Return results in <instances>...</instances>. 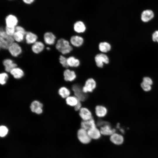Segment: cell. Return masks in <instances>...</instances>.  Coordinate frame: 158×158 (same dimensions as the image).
I'll return each mask as SVG.
<instances>
[{
  "label": "cell",
  "mask_w": 158,
  "mask_h": 158,
  "mask_svg": "<svg viewBox=\"0 0 158 158\" xmlns=\"http://www.w3.org/2000/svg\"><path fill=\"white\" fill-rule=\"evenodd\" d=\"M80 125L81 128L87 130L97 126L95 121L93 118L87 121H82Z\"/></svg>",
  "instance_id": "obj_21"
},
{
  "label": "cell",
  "mask_w": 158,
  "mask_h": 158,
  "mask_svg": "<svg viewBox=\"0 0 158 158\" xmlns=\"http://www.w3.org/2000/svg\"><path fill=\"white\" fill-rule=\"evenodd\" d=\"M108 123H109L107 121L100 120L97 121V125L98 126L101 127Z\"/></svg>",
  "instance_id": "obj_37"
},
{
  "label": "cell",
  "mask_w": 158,
  "mask_h": 158,
  "mask_svg": "<svg viewBox=\"0 0 158 158\" xmlns=\"http://www.w3.org/2000/svg\"><path fill=\"white\" fill-rule=\"evenodd\" d=\"M25 39L27 44H32L37 41L38 37L36 34L32 32L27 31Z\"/></svg>",
  "instance_id": "obj_17"
},
{
  "label": "cell",
  "mask_w": 158,
  "mask_h": 158,
  "mask_svg": "<svg viewBox=\"0 0 158 158\" xmlns=\"http://www.w3.org/2000/svg\"><path fill=\"white\" fill-rule=\"evenodd\" d=\"M100 130L102 135L110 136L116 132V130L112 128L109 123L100 127Z\"/></svg>",
  "instance_id": "obj_12"
},
{
  "label": "cell",
  "mask_w": 158,
  "mask_h": 158,
  "mask_svg": "<svg viewBox=\"0 0 158 158\" xmlns=\"http://www.w3.org/2000/svg\"><path fill=\"white\" fill-rule=\"evenodd\" d=\"M15 28L8 27L6 26L4 30L8 35L13 36L16 31Z\"/></svg>",
  "instance_id": "obj_32"
},
{
  "label": "cell",
  "mask_w": 158,
  "mask_h": 158,
  "mask_svg": "<svg viewBox=\"0 0 158 158\" xmlns=\"http://www.w3.org/2000/svg\"><path fill=\"white\" fill-rule=\"evenodd\" d=\"M74 30L77 33H81L84 32L86 30V26L82 21H79L76 22L74 24Z\"/></svg>",
  "instance_id": "obj_22"
},
{
  "label": "cell",
  "mask_w": 158,
  "mask_h": 158,
  "mask_svg": "<svg viewBox=\"0 0 158 158\" xmlns=\"http://www.w3.org/2000/svg\"><path fill=\"white\" fill-rule=\"evenodd\" d=\"M70 42L73 46L78 47L83 44L84 40L81 37L78 35H74L71 37Z\"/></svg>",
  "instance_id": "obj_20"
},
{
  "label": "cell",
  "mask_w": 158,
  "mask_h": 158,
  "mask_svg": "<svg viewBox=\"0 0 158 158\" xmlns=\"http://www.w3.org/2000/svg\"><path fill=\"white\" fill-rule=\"evenodd\" d=\"M8 76L7 73L3 72L0 74V83L1 85L5 84L8 78Z\"/></svg>",
  "instance_id": "obj_31"
},
{
  "label": "cell",
  "mask_w": 158,
  "mask_h": 158,
  "mask_svg": "<svg viewBox=\"0 0 158 158\" xmlns=\"http://www.w3.org/2000/svg\"><path fill=\"white\" fill-rule=\"evenodd\" d=\"M15 28L16 31L22 32L25 35V34L27 32L23 27L17 25L15 27Z\"/></svg>",
  "instance_id": "obj_36"
},
{
  "label": "cell",
  "mask_w": 158,
  "mask_h": 158,
  "mask_svg": "<svg viewBox=\"0 0 158 158\" xmlns=\"http://www.w3.org/2000/svg\"><path fill=\"white\" fill-rule=\"evenodd\" d=\"M18 19L14 15L10 14L5 18L6 26L8 27H15L17 25Z\"/></svg>",
  "instance_id": "obj_9"
},
{
  "label": "cell",
  "mask_w": 158,
  "mask_h": 158,
  "mask_svg": "<svg viewBox=\"0 0 158 158\" xmlns=\"http://www.w3.org/2000/svg\"><path fill=\"white\" fill-rule=\"evenodd\" d=\"M110 140L115 144L120 145L123 142L124 138L122 135L115 132L110 136Z\"/></svg>",
  "instance_id": "obj_16"
},
{
  "label": "cell",
  "mask_w": 158,
  "mask_h": 158,
  "mask_svg": "<svg viewBox=\"0 0 158 158\" xmlns=\"http://www.w3.org/2000/svg\"><path fill=\"white\" fill-rule=\"evenodd\" d=\"M82 107L81 102L79 101L78 103L74 107V108L75 111H79Z\"/></svg>",
  "instance_id": "obj_39"
},
{
  "label": "cell",
  "mask_w": 158,
  "mask_h": 158,
  "mask_svg": "<svg viewBox=\"0 0 158 158\" xmlns=\"http://www.w3.org/2000/svg\"><path fill=\"white\" fill-rule=\"evenodd\" d=\"M10 73L16 79L21 78L24 75L23 70L17 66L13 69Z\"/></svg>",
  "instance_id": "obj_23"
},
{
  "label": "cell",
  "mask_w": 158,
  "mask_h": 158,
  "mask_svg": "<svg viewBox=\"0 0 158 158\" xmlns=\"http://www.w3.org/2000/svg\"><path fill=\"white\" fill-rule=\"evenodd\" d=\"M97 83L95 80L93 78L88 79L85 81L82 87V90L85 93L92 92L96 88Z\"/></svg>",
  "instance_id": "obj_5"
},
{
  "label": "cell",
  "mask_w": 158,
  "mask_h": 158,
  "mask_svg": "<svg viewBox=\"0 0 158 158\" xmlns=\"http://www.w3.org/2000/svg\"><path fill=\"white\" fill-rule=\"evenodd\" d=\"M25 35L23 33L17 31H15L13 36L15 41L20 42L23 41L25 38Z\"/></svg>",
  "instance_id": "obj_28"
},
{
  "label": "cell",
  "mask_w": 158,
  "mask_h": 158,
  "mask_svg": "<svg viewBox=\"0 0 158 158\" xmlns=\"http://www.w3.org/2000/svg\"><path fill=\"white\" fill-rule=\"evenodd\" d=\"M42 104L37 100L33 101L30 106L31 111L39 114H41L42 112Z\"/></svg>",
  "instance_id": "obj_8"
},
{
  "label": "cell",
  "mask_w": 158,
  "mask_h": 158,
  "mask_svg": "<svg viewBox=\"0 0 158 158\" xmlns=\"http://www.w3.org/2000/svg\"><path fill=\"white\" fill-rule=\"evenodd\" d=\"M96 66L99 68H103L104 64H107L109 63V59L108 56L103 53L97 54L95 57Z\"/></svg>",
  "instance_id": "obj_4"
},
{
  "label": "cell",
  "mask_w": 158,
  "mask_h": 158,
  "mask_svg": "<svg viewBox=\"0 0 158 158\" xmlns=\"http://www.w3.org/2000/svg\"><path fill=\"white\" fill-rule=\"evenodd\" d=\"M10 45L6 39L0 37V47L4 49H8Z\"/></svg>",
  "instance_id": "obj_29"
},
{
  "label": "cell",
  "mask_w": 158,
  "mask_h": 158,
  "mask_svg": "<svg viewBox=\"0 0 158 158\" xmlns=\"http://www.w3.org/2000/svg\"><path fill=\"white\" fill-rule=\"evenodd\" d=\"M8 0L9 1H12L14 0Z\"/></svg>",
  "instance_id": "obj_42"
},
{
  "label": "cell",
  "mask_w": 158,
  "mask_h": 158,
  "mask_svg": "<svg viewBox=\"0 0 158 158\" xmlns=\"http://www.w3.org/2000/svg\"><path fill=\"white\" fill-rule=\"evenodd\" d=\"M23 1L25 3L27 4H30L34 1V0H23Z\"/></svg>",
  "instance_id": "obj_40"
},
{
  "label": "cell",
  "mask_w": 158,
  "mask_h": 158,
  "mask_svg": "<svg viewBox=\"0 0 158 158\" xmlns=\"http://www.w3.org/2000/svg\"><path fill=\"white\" fill-rule=\"evenodd\" d=\"M8 129L5 126L2 125L0 127V135L1 137L5 136L8 133Z\"/></svg>",
  "instance_id": "obj_34"
},
{
  "label": "cell",
  "mask_w": 158,
  "mask_h": 158,
  "mask_svg": "<svg viewBox=\"0 0 158 158\" xmlns=\"http://www.w3.org/2000/svg\"><path fill=\"white\" fill-rule=\"evenodd\" d=\"M95 112L97 117L102 118L107 115L108 110L105 107L102 105H98L95 107Z\"/></svg>",
  "instance_id": "obj_13"
},
{
  "label": "cell",
  "mask_w": 158,
  "mask_h": 158,
  "mask_svg": "<svg viewBox=\"0 0 158 158\" xmlns=\"http://www.w3.org/2000/svg\"><path fill=\"white\" fill-rule=\"evenodd\" d=\"M55 47L63 55L69 53L73 50L68 41L63 38H60L57 41Z\"/></svg>",
  "instance_id": "obj_1"
},
{
  "label": "cell",
  "mask_w": 158,
  "mask_h": 158,
  "mask_svg": "<svg viewBox=\"0 0 158 158\" xmlns=\"http://www.w3.org/2000/svg\"><path fill=\"white\" fill-rule=\"evenodd\" d=\"M63 75L64 80L67 81H73L76 77V75L75 71L68 69H66L64 71Z\"/></svg>",
  "instance_id": "obj_14"
},
{
  "label": "cell",
  "mask_w": 158,
  "mask_h": 158,
  "mask_svg": "<svg viewBox=\"0 0 158 158\" xmlns=\"http://www.w3.org/2000/svg\"><path fill=\"white\" fill-rule=\"evenodd\" d=\"M46 49L47 50H49L50 49V48L49 47H47Z\"/></svg>",
  "instance_id": "obj_41"
},
{
  "label": "cell",
  "mask_w": 158,
  "mask_h": 158,
  "mask_svg": "<svg viewBox=\"0 0 158 158\" xmlns=\"http://www.w3.org/2000/svg\"><path fill=\"white\" fill-rule=\"evenodd\" d=\"M142 82L151 85H152L153 84L152 80L149 77H144L142 79Z\"/></svg>",
  "instance_id": "obj_35"
},
{
  "label": "cell",
  "mask_w": 158,
  "mask_h": 158,
  "mask_svg": "<svg viewBox=\"0 0 158 158\" xmlns=\"http://www.w3.org/2000/svg\"><path fill=\"white\" fill-rule=\"evenodd\" d=\"M157 42H158V39L157 40Z\"/></svg>",
  "instance_id": "obj_43"
},
{
  "label": "cell",
  "mask_w": 158,
  "mask_h": 158,
  "mask_svg": "<svg viewBox=\"0 0 158 158\" xmlns=\"http://www.w3.org/2000/svg\"><path fill=\"white\" fill-rule=\"evenodd\" d=\"M72 89L74 95L80 102H83L87 99V94L84 93L82 90V87L79 84L73 85Z\"/></svg>",
  "instance_id": "obj_2"
},
{
  "label": "cell",
  "mask_w": 158,
  "mask_h": 158,
  "mask_svg": "<svg viewBox=\"0 0 158 158\" xmlns=\"http://www.w3.org/2000/svg\"><path fill=\"white\" fill-rule=\"evenodd\" d=\"M87 131L89 136L92 139H99L102 135L100 129H99L97 126L93 127Z\"/></svg>",
  "instance_id": "obj_15"
},
{
  "label": "cell",
  "mask_w": 158,
  "mask_h": 158,
  "mask_svg": "<svg viewBox=\"0 0 158 158\" xmlns=\"http://www.w3.org/2000/svg\"><path fill=\"white\" fill-rule=\"evenodd\" d=\"M43 39L45 43L49 45H53L55 43L56 37L52 32H48L44 35Z\"/></svg>",
  "instance_id": "obj_10"
},
{
  "label": "cell",
  "mask_w": 158,
  "mask_h": 158,
  "mask_svg": "<svg viewBox=\"0 0 158 158\" xmlns=\"http://www.w3.org/2000/svg\"><path fill=\"white\" fill-rule=\"evenodd\" d=\"M79 111V115L82 121H87L93 118L92 114L87 108L82 107Z\"/></svg>",
  "instance_id": "obj_7"
},
{
  "label": "cell",
  "mask_w": 158,
  "mask_h": 158,
  "mask_svg": "<svg viewBox=\"0 0 158 158\" xmlns=\"http://www.w3.org/2000/svg\"><path fill=\"white\" fill-rule=\"evenodd\" d=\"M111 48V45L107 42H102L99 44V49L102 53H106L109 51Z\"/></svg>",
  "instance_id": "obj_24"
},
{
  "label": "cell",
  "mask_w": 158,
  "mask_h": 158,
  "mask_svg": "<svg viewBox=\"0 0 158 158\" xmlns=\"http://www.w3.org/2000/svg\"><path fill=\"white\" fill-rule=\"evenodd\" d=\"M80 101L74 95L70 96L66 99V104L68 105L74 107Z\"/></svg>",
  "instance_id": "obj_25"
},
{
  "label": "cell",
  "mask_w": 158,
  "mask_h": 158,
  "mask_svg": "<svg viewBox=\"0 0 158 158\" xmlns=\"http://www.w3.org/2000/svg\"><path fill=\"white\" fill-rule=\"evenodd\" d=\"M58 93L59 95L63 98H66L70 95L71 92L67 87H62L59 88Z\"/></svg>",
  "instance_id": "obj_27"
},
{
  "label": "cell",
  "mask_w": 158,
  "mask_h": 158,
  "mask_svg": "<svg viewBox=\"0 0 158 158\" xmlns=\"http://www.w3.org/2000/svg\"><path fill=\"white\" fill-rule=\"evenodd\" d=\"M35 1V0H34Z\"/></svg>",
  "instance_id": "obj_44"
},
{
  "label": "cell",
  "mask_w": 158,
  "mask_h": 158,
  "mask_svg": "<svg viewBox=\"0 0 158 158\" xmlns=\"http://www.w3.org/2000/svg\"><path fill=\"white\" fill-rule=\"evenodd\" d=\"M154 15V13L151 10H145L142 13L141 19L144 22H147L153 18Z\"/></svg>",
  "instance_id": "obj_19"
},
{
  "label": "cell",
  "mask_w": 158,
  "mask_h": 158,
  "mask_svg": "<svg viewBox=\"0 0 158 158\" xmlns=\"http://www.w3.org/2000/svg\"><path fill=\"white\" fill-rule=\"evenodd\" d=\"M10 54L13 56L16 57L21 54L22 49L17 42H14L11 45L8 49Z\"/></svg>",
  "instance_id": "obj_6"
},
{
  "label": "cell",
  "mask_w": 158,
  "mask_h": 158,
  "mask_svg": "<svg viewBox=\"0 0 158 158\" xmlns=\"http://www.w3.org/2000/svg\"><path fill=\"white\" fill-rule=\"evenodd\" d=\"M44 45L41 41H37L33 44L31 46V50L35 54H38L41 52L44 49Z\"/></svg>",
  "instance_id": "obj_18"
},
{
  "label": "cell",
  "mask_w": 158,
  "mask_h": 158,
  "mask_svg": "<svg viewBox=\"0 0 158 158\" xmlns=\"http://www.w3.org/2000/svg\"><path fill=\"white\" fill-rule=\"evenodd\" d=\"M5 71L7 72H10L14 68L17 66V64L13 60L10 59H6L3 61Z\"/></svg>",
  "instance_id": "obj_11"
},
{
  "label": "cell",
  "mask_w": 158,
  "mask_h": 158,
  "mask_svg": "<svg viewBox=\"0 0 158 158\" xmlns=\"http://www.w3.org/2000/svg\"><path fill=\"white\" fill-rule=\"evenodd\" d=\"M67 62L69 66L72 67H77L80 64L79 60L73 56H70L67 58Z\"/></svg>",
  "instance_id": "obj_26"
},
{
  "label": "cell",
  "mask_w": 158,
  "mask_h": 158,
  "mask_svg": "<svg viewBox=\"0 0 158 158\" xmlns=\"http://www.w3.org/2000/svg\"><path fill=\"white\" fill-rule=\"evenodd\" d=\"M59 62L63 67L67 68L69 66L67 62V58L62 55L60 56L59 58Z\"/></svg>",
  "instance_id": "obj_30"
},
{
  "label": "cell",
  "mask_w": 158,
  "mask_h": 158,
  "mask_svg": "<svg viewBox=\"0 0 158 158\" xmlns=\"http://www.w3.org/2000/svg\"><path fill=\"white\" fill-rule=\"evenodd\" d=\"M77 135L79 141L84 144L89 143L92 140L88 134L87 131L82 128L78 130Z\"/></svg>",
  "instance_id": "obj_3"
},
{
  "label": "cell",
  "mask_w": 158,
  "mask_h": 158,
  "mask_svg": "<svg viewBox=\"0 0 158 158\" xmlns=\"http://www.w3.org/2000/svg\"><path fill=\"white\" fill-rule=\"evenodd\" d=\"M152 39L153 41L157 42V40L158 39V30L155 31L153 34Z\"/></svg>",
  "instance_id": "obj_38"
},
{
  "label": "cell",
  "mask_w": 158,
  "mask_h": 158,
  "mask_svg": "<svg viewBox=\"0 0 158 158\" xmlns=\"http://www.w3.org/2000/svg\"><path fill=\"white\" fill-rule=\"evenodd\" d=\"M140 86L142 90L145 92L150 91L152 89V85L142 82L140 84Z\"/></svg>",
  "instance_id": "obj_33"
}]
</instances>
